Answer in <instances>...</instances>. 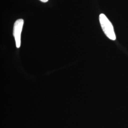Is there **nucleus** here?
I'll use <instances>...</instances> for the list:
<instances>
[{
  "instance_id": "obj_1",
  "label": "nucleus",
  "mask_w": 128,
  "mask_h": 128,
  "mask_svg": "<svg viewBox=\"0 0 128 128\" xmlns=\"http://www.w3.org/2000/svg\"><path fill=\"white\" fill-rule=\"evenodd\" d=\"M101 27L106 35L109 39L115 40L116 39L114 30L112 22L104 14H101L99 17Z\"/></svg>"
},
{
  "instance_id": "obj_2",
  "label": "nucleus",
  "mask_w": 128,
  "mask_h": 128,
  "mask_svg": "<svg viewBox=\"0 0 128 128\" xmlns=\"http://www.w3.org/2000/svg\"><path fill=\"white\" fill-rule=\"evenodd\" d=\"M24 23V21L23 19L19 18L16 20L14 24L13 35L15 41L16 46L18 48H20L21 45V35Z\"/></svg>"
},
{
  "instance_id": "obj_3",
  "label": "nucleus",
  "mask_w": 128,
  "mask_h": 128,
  "mask_svg": "<svg viewBox=\"0 0 128 128\" xmlns=\"http://www.w3.org/2000/svg\"><path fill=\"white\" fill-rule=\"evenodd\" d=\"M40 0L42 2H44V3H46V2H48V0Z\"/></svg>"
}]
</instances>
